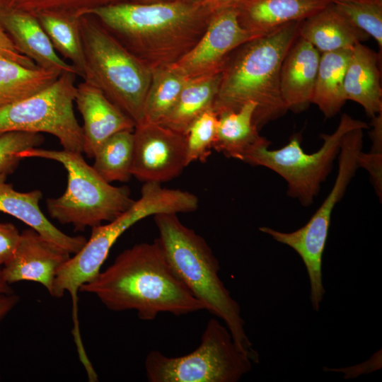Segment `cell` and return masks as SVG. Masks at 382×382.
I'll list each match as a JSON object with an SVG mask.
<instances>
[{"label":"cell","mask_w":382,"mask_h":382,"mask_svg":"<svg viewBox=\"0 0 382 382\" xmlns=\"http://www.w3.org/2000/svg\"><path fill=\"white\" fill-rule=\"evenodd\" d=\"M76 76L62 73L36 93L0 108V133H48L58 139L64 150L82 154L83 129L74 111Z\"/></svg>","instance_id":"11"},{"label":"cell","mask_w":382,"mask_h":382,"mask_svg":"<svg viewBox=\"0 0 382 382\" xmlns=\"http://www.w3.org/2000/svg\"><path fill=\"white\" fill-rule=\"evenodd\" d=\"M218 122V115L210 108L188 127L185 133L187 166L195 161H207L216 140Z\"/></svg>","instance_id":"30"},{"label":"cell","mask_w":382,"mask_h":382,"mask_svg":"<svg viewBox=\"0 0 382 382\" xmlns=\"http://www.w3.org/2000/svg\"><path fill=\"white\" fill-rule=\"evenodd\" d=\"M21 236V232L11 223H0V267L13 256Z\"/></svg>","instance_id":"34"},{"label":"cell","mask_w":382,"mask_h":382,"mask_svg":"<svg viewBox=\"0 0 382 382\" xmlns=\"http://www.w3.org/2000/svg\"><path fill=\"white\" fill-rule=\"evenodd\" d=\"M10 284H8L4 279L1 272V268L0 267V294H11L13 293Z\"/></svg>","instance_id":"38"},{"label":"cell","mask_w":382,"mask_h":382,"mask_svg":"<svg viewBox=\"0 0 382 382\" xmlns=\"http://www.w3.org/2000/svg\"><path fill=\"white\" fill-rule=\"evenodd\" d=\"M0 380H1V375H0Z\"/></svg>","instance_id":"42"},{"label":"cell","mask_w":382,"mask_h":382,"mask_svg":"<svg viewBox=\"0 0 382 382\" xmlns=\"http://www.w3.org/2000/svg\"><path fill=\"white\" fill-rule=\"evenodd\" d=\"M252 362L253 357L236 345L227 327L213 318L196 349L174 357L151 351L144 368L150 382H237L251 370Z\"/></svg>","instance_id":"8"},{"label":"cell","mask_w":382,"mask_h":382,"mask_svg":"<svg viewBox=\"0 0 382 382\" xmlns=\"http://www.w3.org/2000/svg\"><path fill=\"white\" fill-rule=\"evenodd\" d=\"M320 58L319 51L298 35L280 69V93L288 110L299 112L311 103Z\"/></svg>","instance_id":"16"},{"label":"cell","mask_w":382,"mask_h":382,"mask_svg":"<svg viewBox=\"0 0 382 382\" xmlns=\"http://www.w3.org/2000/svg\"><path fill=\"white\" fill-rule=\"evenodd\" d=\"M336 9L352 25L372 37L382 50L381 0L367 1H337L332 3Z\"/></svg>","instance_id":"31"},{"label":"cell","mask_w":382,"mask_h":382,"mask_svg":"<svg viewBox=\"0 0 382 382\" xmlns=\"http://www.w3.org/2000/svg\"><path fill=\"white\" fill-rule=\"evenodd\" d=\"M80 292L94 294L109 310H134L152 320L161 313L186 315L204 310L168 262L158 238L120 253Z\"/></svg>","instance_id":"2"},{"label":"cell","mask_w":382,"mask_h":382,"mask_svg":"<svg viewBox=\"0 0 382 382\" xmlns=\"http://www.w3.org/2000/svg\"><path fill=\"white\" fill-rule=\"evenodd\" d=\"M132 175L161 183L178 176L187 166L184 134L158 123L144 122L133 131Z\"/></svg>","instance_id":"12"},{"label":"cell","mask_w":382,"mask_h":382,"mask_svg":"<svg viewBox=\"0 0 382 382\" xmlns=\"http://www.w3.org/2000/svg\"><path fill=\"white\" fill-rule=\"evenodd\" d=\"M36 18L56 52L69 59L77 70L78 75L83 78L86 64L78 18L50 14H41Z\"/></svg>","instance_id":"28"},{"label":"cell","mask_w":382,"mask_h":382,"mask_svg":"<svg viewBox=\"0 0 382 382\" xmlns=\"http://www.w3.org/2000/svg\"><path fill=\"white\" fill-rule=\"evenodd\" d=\"M199 1H207V0H199Z\"/></svg>","instance_id":"41"},{"label":"cell","mask_w":382,"mask_h":382,"mask_svg":"<svg viewBox=\"0 0 382 382\" xmlns=\"http://www.w3.org/2000/svg\"><path fill=\"white\" fill-rule=\"evenodd\" d=\"M133 131L112 135L96 150L93 168L107 182H127L132 176Z\"/></svg>","instance_id":"27"},{"label":"cell","mask_w":382,"mask_h":382,"mask_svg":"<svg viewBox=\"0 0 382 382\" xmlns=\"http://www.w3.org/2000/svg\"><path fill=\"white\" fill-rule=\"evenodd\" d=\"M330 0H241L235 6L241 26L260 37L293 21H301L323 10Z\"/></svg>","instance_id":"17"},{"label":"cell","mask_w":382,"mask_h":382,"mask_svg":"<svg viewBox=\"0 0 382 382\" xmlns=\"http://www.w3.org/2000/svg\"><path fill=\"white\" fill-rule=\"evenodd\" d=\"M21 158H41L60 163L67 172V187L62 195L46 200L50 216L75 231L110 222L127 210L135 200L127 187H115L104 180L83 158L81 153L66 150L30 148Z\"/></svg>","instance_id":"7"},{"label":"cell","mask_w":382,"mask_h":382,"mask_svg":"<svg viewBox=\"0 0 382 382\" xmlns=\"http://www.w3.org/2000/svg\"><path fill=\"white\" fill-rule=\"evenodd\" d=\"M368 127L365 122L344 113L332 133L320 135L323 144L314 153L307 154L303 150L298 134L278 149L270 150V142L256 146L245 154L243 161L267 168L279 174L287 183L288 195L308 206L313 203L321 183L329 175L344 136L354 129Z\"/></svg>","instance_id":"10"},{"label":"cell","mask_w":382,"mask_h":382,"mask_svg":"<svg viewBox=\"0 0 382 382\" xmlns=\"http://www.w3.org/2000/svg\"><path fill=\"white\" fill-rule=\"evenodd\" d=\"M0 56L14 61L24 66L36 69L37 65L24 55L14 45L6 33L0 26Z\"/></svg>","instance_id":"35"},{"label":"cell","mask_w":382,"mask_h":382,"mask_svg":"<svg viewBox=\"0 0 382 382\" xmlns=\"http://www.w3.org/2000/svg\"><path fill=\"white\" fill-rule=\"evenodd\" d=\"M41 133L11 131L0 133V175L13 173L20 161L19 154L37 147L44 141Z\"/></svg>","instance_id":"32"},{"label":"cell","mask_w":382,"mask_h":382,"mask_svg":"<svg viewBox=\"0 0 382 382\" xmlns=\"http://www.w3.org/2000/svg\"><path fill=\"white\" fill-rule=\"evenodd\" d=\"M214 11L204 1H125L96 7L83 15L96 18L152 70L175 64L187 54L204 34Z\"/></svg>","instance_id":"1"},{"label":"cell","mask_w":382,"mask_h":382,"mask_svg":"<svg viewBox=\"0 0 382 382\" xmlns=\"http://www.w3.org/2000/svg\"><path fill=\"white\" fill-rule=\"evenodd\" d=\"M255 102L244 104L239 110L219 115L216 140L213 149L226 157L243 160L252 148L270 142L259 134L253 117Z\"/></svg>","instance_id":"22"},{"label":"cell","mask_w":382,"mask_h":382,"mask_svg":"<svg viewBox=\"0 0 382 382\" xmlns=\"http://www.w3.org/2000/svg\"><path fill=\"white\" fill-rule=\"evenodd\" d=\"M78 25L86 64L83 79L100 89L135 125L143 122L151 70L93 16H79Z\"/></svg>","instance_id":"6"},{"label":"cell","mask_w":382,"mask_h":382,"mask_svg":"<svg viewBox=\"0 0 382 382\" xmlns=\"http://www.w3.org/2000/svg\"><path fill=\"white\" fill-rule=\"evenodd\" d=\"M221 72L190 78L175 105L160 124L185 135L190 124L203 112L212 108Z\"/></svg>","instance_id":"23"},{"label":"cell","mask_w":382,"mask_h":382,"mask_svg":"<svg viewBox=\"0 0 382 382\" xmlns=\"http://www.w3.org/2000/svg\"><path fill=\"white\" fill-rule=\"evenodd\" d=\"M241 0H207L204 2L208 4L214 10L228 6H233L238 4Z\"/></svg>","instance_id":"37"},{"label":"cell","mask_w":382,"mask_h":382,"mask_svg":"<svg viewBox=\"0 0 382 382\" xmlns=\"http://www.w3.org/2000/svg\"><path fill=\"white\" fill-rule=\"evenodd\" d=\"M130 1L140 4H151L159 2L183 1L182 0H131Z\"/></svg>","instance_id":"39"},{"label":"cell","mask_w":382,"mask_h":382,"mask_svg":"<svg viewBox=\"0 0 382 382\" xmlns=\"http://www.w3.org/2000/svg\"><path fill=\"white\" fill-rule=\"evenodd\" d=\"M189 79L176 64L152 69L144 106L143 122L160 124L175 105Z\"/></svg>","instance_id":"26"},{"label":"cell","mask_w":382,"mask_h":382,"mask_svg":"<svg viewBox=\"0 0 382 382\" xmlns=\"http://www.w3.org/2000/svg\"><path fill=\"white\" fill-rule=\"evenodd\" d=\"M60 74L40 67L30 69L0 56V108L36 93Z\"/></svg>","instance_id":"25"},{"label":"cell","mask_w":382,"mask_h":382,"mask_svg":"<svg viewBox=\"0 0 382 382\" xmlns=\"http://www.w3.org/2000/svg\"><path fill=\"white\" fill-rule=\"evenodd\" d=\"M299 36L321 54L352 49L369 37L340 13L332 3L302 21Z\"/></svg>","instance_id":"21"},{"label":"cell","mask_w":382,"mask_h":382,"mask_svg":"<svg viewBox=\"0 0 382 382\" xmlns=\"http://www.w3.org/2000/svg\"><path fill=\"white\" fill-rule=\"evenodd\" d=\"M373 129L371 132L372 149L368 154L361 152L359 157V167L366 169L371 175L376 191L381 192V141L382 113L372 118Z\"/></svg>","instance_id":"33"},{"label":"cell","mask_w":382,"mask_h":382,"mask_svg":"<svg viewBox=\"0 0 382 382\" xmlns=\"http://www.w3.org/2000/svg\"><path fill=\"white\" fill-rule=\"evenodd\" d=\"M6 175H0V212L23 221L41 236L59 245L70 255L79 251L87 239L82 236H69L57 228L40 210L42 192L39 190L21 192L6 183Z\"/></svg>","instance_id":"19"},{"label":"cell","mask_w":382,"mask_h":382,"mask_svg":"<svg viewBox=\"0 0 382 382\" xmlns=\"http://www.w3.org/2000/svg\"><path fill=\"white\" fill-rule=\"evenodd\" d=\"M70 254L30 228L21 232L17 248L1 268L4 280L11 284L31 281L42 284L50 294L60 267Z\"/></svg>","instance_id":"14"},{"label":"cell","mask_w":382,"mask_h":382,"mask_svg":"<svg viewBox=\"0 0 382 382\" xmlns=\"http://www.w3.org/2000/svg\"><path fill=\"white\" fill-rule=\"evenodd\" d=\"M187 205L185 193L162 187L158 183H144L141 197L125 212L105 225L91 228V234L82 248L58 270L50 295L61 298L68 292L71 298L73 333H80L78 292L100 272L110 250L118 238L137 222L160 213H183Z\"/></svg>","instance_id":"5"},{"label":"cell","mask_w":382,"mask_h":382,"mask_svg":"<svg viewBox=\"0 0 382 382\" xmlns=\"http://www.w3.org/2000/svg\"><path fill=\"white\" fill-rule=\"evenodd\" d=\"M332 3L337 1H374V0H330Z\"/></svg>","instance_id":"40"},{"label":"cell","mask_w":382,"mask_h":382,"mask_svg":"<svg viewBox=\"0 0 382 382\" xmlns=\"http://www.w3.org/2000/svg\"><path fill=\"white\" fill-rule=\"evenodd\" d=\"M74 102L83 120V152L89 158H93L98 148L112 135L134 129V122L87 81L76 86Z\"/></svg>","instance_id":"15"},{"label":"cell","mask_w":382,"mask_h":382,"mask_svg":"<svg viewBox=\"0 0 382 382\" xmlns=\"http://www.w3.org/2000/svg\"><path fill=\"white\" fill-rule=\"evenodd\" d=\"M19 301V296L13 292L0 294V322L8 314Z\"/></svg>","instance_id":"36"},{"label":"cell","mask_w":382,"mask_h":382,"mask_svg":"<svg viewBox=\"0 0 382 382\" xmlns=\"http://www.w3.org/2000/svg\"><path fill=\"white\" fill-rule=\"evenodd\" d=\"M154 221L158 240L173 270L204 310L225 323L236 345L257 362L258 354L245 333L240 306L221 280L219 262L207 243L185 226L177 214H157Z\"/></svg>","instance_id":"4"},{"label":"cell","mask_w":382,"mask_h":382,"mask_svg":"<svg viewBox=\"0 0 382 382\" xmlns=\"http://www.w3.org/2000/svg\"><path fill=\"white\" fill-rule=\"evenodd\" d=\"M381 55L361 42L352 49L344 79L346 100L361 105L371 118L382 113Z\"/></svg>","instance_id":"20"},{"label":"cell","mask_w":382,"mask_h":382,"mask_svg":"<svg viewBox=\"0 0 382 382\" xmlns=\"http://www.w3.org/2000/svg\"><path fill=\"white\" fill-rule=\"evenodd\" d=\"M255 37L240 24L235 5L222 7L214 11L197 43L175 64L188 78L219 72L236 49Z\"/></svg>","instance_id":"13"},{"label":"cell","mask_w":382,"mask_h":382,"mask_svg":"<svg viewBox=\"0 0 382 382\" xmlns=\"http://www.w3.org/2000/svg\"><path fill=\"white\" fill-rule=\"evenodd\" d=\"M127 0H0V10L18 11L37 17L50 14L78 18L86 11Z\"/></svg>","instance_id":"29"},{"label":"cell","mask_w":382,"mask_h":382,"mask_svg":"<svg viewBox=\"0 0 382 382\" xmlns=\"http://www.w3.org/2000/svg\"><path fill=\"white\" fill-rule=\"evenodd\" d=\"M362 128L347 132L343 137L338 154V170L333 186L319 208L301 228L291 232H282L270 227L259 230L276 241L294 250L302 259L310 282V300L318 311L325 290L323 284L322 260L327 243L331 215L336 204L359 168V157L362 151Z\"/></svg>","instance_id":"9"},{"label":"cell","mask_w":382,"mask_h":382,"mask_svg":"<svg viewBox=\"0 0 382 382\" xmlns=\"http://www.w3.org/2000/svg\"><path fill=\"white\" fill-rule=\"evenodd\" d=\"M352 49L320 54L311 103L326 118L336 115L346 102L344 79Z\"/></svg>","instance_id":"24"},{"label":"cell","mask_w":382,"mask_h":382,"mask_svg":"<svg viewBox=\"0 0 382 382\" xmlns=\"http://www.w3.org/2000/svg\"><path fill=\"white\" fill-rule=\"evenodd\" d=\"M301 21L286 23L253 38L229 55L222 67L212 105L218 116L237 111L248 102H255L257 108L253 122L260 130L286 112L288 109L280 93V69L286 54L299 35Z\"/></svg>","instance_id":"3"},{"label":"cell","mask_w":382,"mask_h":382,"mask_svg":"<svg viewBox=\"0 0 382 382\" xmlns=\"http://www.w3.org/2000/svg\"><path fill=\"white\" fill-rule=\"evenodd\" d=\"M0 26L16 47L40 68L79 76L76 68L59 57L36 17L0 10Z\"/></svg>","instance_id":"18"}]
</instances>
